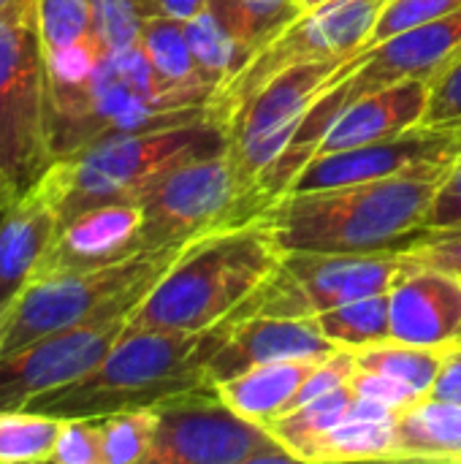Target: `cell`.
<instances>
[{
	"label": "cell",
	"instance_id": "1",
	"mask_svg": "<svg viewBox=\"0 0 461 464\" xmlns=\"http://www.w3.org/2000/svg\"><path fill=\"white\" fill-rule=\"evenodd\" d=\"M446 174H405L375 182L288 190L253 220L280 253H386L408 250Z\"/></svg>",
	"mask_w": 461,
	"mask_h": 464
},
{
	"label": "cell",
	"instance_id": "2",
	"mask_svg": "<svg viewBox=\"0 0 461 464\" xmlns=\"http://www.w3.org/2000/svg\"><path fill=\"white\" fill-rule=\"evenodd\" d=\"M280 258L258 220L187 242L128 318L133 332H204L231 318Z\"/></svg>",
	"mask_w": 461,
	"mask_h": 464
},
{
	"label": "cell",
	"instance_id": "3",
	"mask_svg": "<svg viewBox=\"0 0 461 464\" xmlns=\"http://www.w3.org/2000/svg\"><path fill=\"white\" fill-rule=\"evenodd\" d=\"M234 318L204 332H133L82 381L35 400L30 408L62 419H101L120 411L152 408L168 397L215 389L206 364L226 343Z\"/></svg>",
	"mask_w": 461,
	"mask_h": 464
},
{
	"label": "cell",
	"instance_id": "4",
	"mask_svg": "<svg viewBox=\"0 0 461 464\" xmlns=\"http://www.w3.org/2000/svg\"><path fill=\"white\" fill-rule=\"evenodd\" d=\"M228 147L226 130L206 120L98 139L54 158L33 190L52 204L62 226L84 209L103 204H139V198L174 166Z\"/></svg>",
	"mask_w": 461,
	"mask_h": 464
},
{
	"label": "cell",
	"instance_id": "5",
	"mask_svg": "<svg viewBox=\"0 0 461 464\" xmlns=\"http://www.w3.org/2000/svg\"><path fill=\"white\" fill-rule=\"evenodd\" d=\"M206 117V106H187L160 84L141 46L106 52L82 87L49 92V136L54 158L106 136L174 128Z\"/></svg>",
	"mask_w": 461,
	"mask_h": 464
},
{
	"label": "cell",
	"instance_id": "6",
	"mask_svg": "<svg viewBox=\"0 0 461 464\" xmlns=\"http://www.w3.org/2000/svg\"><path fill=\"white\" fill-rule=\"evenodd\" d=\"M182 247L174 245L160 250H141L109 266L54 272L33 280L16 302L0 353L16 351L60 329L114 315H130L152 291V285L166 275Z\"/></svg>",
	"mask_w": 461,
	"mask_h": 464
},
{
	"label": "cell",
	"instance_id": "7",
	"mask_svg": "<svg viewBox=\"0 0 461 464\" xmlns=\"http://www.w3.org/2000/svg\"><path fill=\"white\" fill-rule=\"evenodd\" d=\"M52 160L38 5L19 0L0 11V171L24 193Z\"/></svg>",
	"mask_w": 461,
	"mask_h": 464
},
{
	"label": "cell",
	"instance_id": "8",
	"mask_svg": "<svg viewBox=\"0 0 461 464\" xmlns=\"http://www.w3.org/2000/svg\"><path fill=\"white\" fill-rule=\"evenodd\" d=\"M399 277V253H280L269 277L231 315L315 318L323 310L389 294Z\"/></svg>",
	"mask_w": 461,
	"mask_h": 464
},
{
	"label": "cell",
	"instance_id": "9",
	"mask_svg": "<svg viewBox=\"0 0 461 464\" xmlns=\"http://www.w3.org/2000/svg\"><path fill=\"white\" fill-rule=\"evenodd\" d=\"M155 411L147 464H272L296 462L264 427L236 413L215 389L168 397Z\"/></svg>",
	"mask_w": 461,
	"mask_h": 464
},
{
	"label": "cell",
	"instance_id": "10",
	"mask_svg": "<svg viewBox=\"0 0 461 464\" xmlns=\"http://www.w3.org/2000/svg\"><path fill=\"white\" fill-rule=\"evenodd\" d=\"M386 3L389 0H329L318 8H307L272 44H266L242 73L215 92L209 101V120L228 136L231 120L285 68L337 54H356L367 46Z\"/></svg>",
	"mask_w": 461,
	"mask_h": 464
},
{
	"label": "cell",
	"instance_id": "11",
	"mask_svg": "<svg viewBox=\"0 0 461 464\" xmlns=\"http://www.w3.org/2000/svg\"><path fill=\"white\" fill-rule=\"evenodd\" d=\"M364 52L367 46L359 49L356 54H337V57L310 60L285 68L272 82H266L264 90L255 98H250L247 106L231 120L228 150L242 188L239 223H242L245 198L255 185V179L285 152L310 106L337 79H342L361 60Z\"/></svg>",
	"mask_w": 461,
	"mask_h": 464
},
{
	"label": "cell",
	"instance_id": "12",
	"mask_svg": "<svg viewBox=\"0 0 461 464\" xmlns=\"http://www.w3.org/2000/svg\"><path fill=\"white\" fill-rule=\"evenodd\" d=\"M242 188L231 150L190 158L168 169L141 198V247L187 245L209 231L239 226Z\"/></svg>",
	"mask_w": 461,
	"mask_h": 464
},
{
	"label": "cell",
	"instance_id": "13",
	"mask_svg": "<svg viewBox=\"0 0 461 464\" xmlns=\"http://www.w3.org/2000/svg\"><path fill=\"white\" fill-rule=\"evenodd\" d=\"M128 318L79 324L0 353V408H30L35 400L82 381L125 334Z\"/></svg>",
	"mask_w": 461,
	"mask_h": 464
},
{
	"label": "cell",
	"instance_id": "14",
	"mask_svg": "<svg viewBox=\"0 0 461 464\" xmlns=\"http://www.w3.org/2000/svg\"><path fill=\"white\" fill-rule=\"evenodd\" d=\"M461 160V128H413L364 147L312 158L288 190H318L405 174H448Z\"/></svg>",
	"mask_w": 461,
	"mask_h": 464
},
{
	"label": "cell",
	"instance_id": "15",
	"mask_svg": "<svg viewBox=\"0 0 461 464\" xmlns=\"http://www.w3.org/2000/svg\"><path fill=\"white\" fill-rule=\"evenodd\" d=\"M340 348L321 334L312 318L245 315L234 318V326L226 343L209 359L206 372L217 386L261 364L288 359H329Z\"/></svg>",
	"mask_w": 461,
	"mask_h": 464
},
{
	"label": "cell",
	"instance_id": "16",
	"mask_svg": "<svg viewBox=\"0 0 461 464\" xmlns=\"http://www.w3.org/2000/svg\"><path fill=\"white\" fill-rule=\"evenodd\" d=\"M141 207L130 201L79 212L60 228L35 280L54 272L109 266L141 253Z\"/></svg>",
	"mask_w": 461,
	"mask_h": 464
},
{
	"label": "cell",
	"instance_id": "17",
	"mask_svg": "<svg viewBox=\"0 0 461 464\" xmlns=\"http://www.w3.org/2000/svg\"><path fill=\"white\" fill-rule=\"evenodd\" d=\"M427 103H429V84L424 79H405L386 90L364 95L348 109H342L326 125V130L312 144L307 163L321 155L364 147V144L421 128Z\"/></svg>",
	"mask_w": 461,
	"mask_h": 464
},
{
	"label": "cell",
	"instance_id": "18",
	"mask_svg": "<svg viewBox=\"0 0 461 464\" xmlns=\"http://www.w3.org/2000/svg\"><path fill=\"white\" fill-rule=\"evenodd\" d=\"M391 296V340L446 348L461 326V277L446 272L399 275Z\"/></svg>",
	"mask_w": 461,
	"mask_h": 464
},
{
	"label": "cell",
	"instance_id": "19",
	"mask_svg": "<svg viewBox=\"0 0 461 464\" xmlns=\"http://www.w3.org/2000/svg\"><path fill=\"white\" fill-rule=\"evenodd\" d=\"M60 228V215L33 188L0 209V310L30 288Z\"/></svg>",
	"mask_w": 461,
	"mask_h": 464
},
{
	"label": "cell",
	"instance_id": "20",
	"mask_svg": "<svg viewBox=\"0 0 461 464\" xmlns=\"http://www.w3.org/2000/svg\"><path fill=\"white\" fill-rule=\"evenodd\" d=\"M321 362L323 359H288L261 364L217 383V394L236 413L266 427L288 411L291 400Z\"/></svg>",
	"mask_w": 461,
	"mask_h": 464
},
{
	"label": "cell",
	"instance_id": "21",
	"mask_svg": "<svg viewBox=\"0 0 461 464\" xmlns=\"http://www.w3.org/2000/svg\"><path fill=\"white\" fill-rule=\"evenodd\" d=\"M389 462L461 464V405L427 397L418 405L397 413Z\"/></svg>",
	"mask_w": 461,
	"mask_h": 464
},
{
	"label": "cell",
	"instance_id": "22",
	"mask_svg": "<svg viewBox=\"0 0 461 464\" xmlns=\"http://www.w3.org/2000/svg\"><path fill=\"white\" fill-rule=\"evenodd\" d=\"M139 46L166 90L179 95L187 106L209 109V101L215 98V87L201 76L196 65V57L185 35V22L166 19V16L144 19Z\"/></svg>",
	"mask_w": 461,
	"mask_h": 464
},
{
	"label": "cell",
	"instance_id": "23",
	"mask_svg": "<svg viewBox=\"0 0 461 464\" xmlns=\"http://www.w3.org/2000/svg\"><path fill=\"white\" fill-rule=\"evenodd\" d=\"M356 397H359L356 389L351 383H345L329 394H321V397L283 413L280 419L266 424V430L293 454L296 462H310L318 440L351 416Z\"/></svg>",
	"mask_w": 461,
	"mask_h": 464
},
{
	"label": "cell",
	"instance_id": "24",
	"mask_svg": "<svg viewBox=\"0 0 461 464\" xmlns=\"http://www.w3.org/2000/svg\"><path fill=\"white\" fill-rule=\"evenodd\" d=\"M206 5L239 41L247 60L307 11L304 0H209Z\"/></svg>",
	"mask_w": 461,
	"mask_h": 464
},
{
	"label": "cell",
	"instance_id": "25",
	"mask_svg": "<svg viewBox=\"0 0 461 464\" xmlns=\"http://www.w3.org/2000/svg\"><path fill=\"white\" fill-rule=\"evenodd\" d=\"M315 326L340 351H359L391 343V296L375 294L318 313Z\"/></svg>",
	"mask_w": 461,
	"mask_h": 464
},
{
	"label": "cell",
	"instance_id": "26",
	"mask_svg": "<svg viewBox=\"0 0 461 464\" xmlns=\"http://www.w3.org/2000/svg\"><path fill=\"white\" fill-rule=\"evenodd\" d=\"M62 424L35 408H0V464H49Z\"/></svg>",
	"mask_w": 461,
	"mask_h": 464
},
{
	"label": "cell",
	"instance_id": "27",
	"mask_svg": "<svg viewBox=\"0 0 461 464\" xmlns=\"http://www.w3.org/2000/svg\"><path fill=\"white\" fill-rule=\"evenodd\" d=\"M394 432L397 416L359 419L351 413L318 440L310 462H389Z\"/></svg>",
	"mask_w": 461,
	"mask_h": 464
},
{
	"label": "cell",
	"instance_id": "28",
	"mask_svg": "<svg viewBox=\"0 0 461 464\" xmlns=\"http://www.w3.org/2000/svg\"><path fill=\"white\" fill-rule=\"evenodd\" d=\"M185 35L201 76L215 87V92L226 87L236 73H242L250 63L239 41L228 33V27L209 5L185 22Z\"/></svg>",
	"mask_w": 461,
	"mask_h": 464
},
{
	"label": "cell",
	"instance_id": "29",
	"mask_svg": "<svg viewBox=\"0 0 461 464\" xmlns=\"http://www.w3.org/2000/svg\"><path fill=\"white\" fill-rule=\"evenodd\" d=\"M356 370L375 372L394 378L418 394L429 397L437 372L446 359V348H424V345H408V343H383V345H370L353 351Z\"/></svg>",
	"mask_w": 461,
	"mask_h": 464
},
{
	"label": "cell",
	"instance_id": "30",
	"mask_svg": "<svg viewBox=\"0 0 461 464\" xmlns=\"http://www.w3.org/2000/svg\"><path fill=\"white\" fill-rule=\"evenodd\" d=\"M103 464H147L155 438V411L133 408L101 416Z\"/></svg>",
	"mask_w": 461,
	"mask_h": 464
},
{
	"label": "cell",
	"instance_id": "31",
	"mask_svg": "<svg viewBox=\"0 0 461 464\" xmlns=\"http://www.w3.org/2000/svg\"><path fill=\"white\" fill-rule=\"evenodd\" d=\"M38 30L43 52H60L95 35V3L92 0H35Z\"/></svg>",
	"mask_w": 461,
	"mask_h": 464
},
{
	"label": "cell",
	"instance_id": "32",
	"mask_svg": "<svg viewBox=\"0 0 461 464\" xmlns=\"http://www.w3.org/2000/svg\"><path fill=\"white\" fill-rule=\"evenodd\" d=\"M427 84H429V103L421 128H437V130L461 128V46L437 68V73Z\"/></svg>",
	"mask_w": 461,
	"mask_h": 464
},
{
	"label": "cell",
	"instance_id": "33",
	"mask_svg": "<svg viewBox=\"0 0 461 464\" xmlns=\"http://www.w3.org/2000/svg\"><path fill=\"white\" fill-rule=\"evenodd\" d=\"M461 11V0H389L375 30L370 33L367 46H375L402 30H413L427 22H437Z\"/></svg>",
	"mask_w": 461,
	"mask_h": 464
},
{
	"label": "cell",
	"instance_id": "34",
	"mask_svg": "<svg viewBox=\"0 0 461 464\" xmlns=\"http://www.w3.org/2000/svg\"><path fill=\"white\" fill-rule=\"evenodd\" d=\"M95 3V35L106 52L139 46L144 14L139 0H92Z\"/></svg>",
	"mask_w": 461,
	"mask_h": 464
},
{
	"label": "cell",
	"instance_id": "35",
	"mask_svg": "<svg viewBox=\"0 0 461 464\" xmlns=\"http://www.w3.org/2000/svg\"><path fill=\"white\" fill-rule=\"evenodd\" d=\"M410 272H446L461 277V231L459 234H424L408 250H399V275Z\"/></svg>",
	"mask_w": 461,
	"mask_h": 464
},
{
	"label": "cell",
	"instance_id": "36",
	"mask_svg": "<svg viewBox=\"0 0 461 464\" xmlns=\"http://www.w3.org/2000/svg\"><path fill=\"white\" fill-rule=\"evenodd\" d=\"M52 464H103L101 419H90V416L65 419L60 440L52 454Z\"/></svg>",
	"mask_w": 461,
	"mask_h": 464
},
{
	"label": "cell",
	"instance_id": "37",
	"mask_svg": "<svg viewBox=\"0 0 461 464\" xmlns=\"http://www.w3.org/2000/svg\"><path fill=\"white\" fill-rule=\"evenodd\" d=\"M461 231V160L446 174V179L440 182L424 220H421V234H459ZM416 237V239H418ZM413 239V242H416Z\"/></svg>",
	"mask_w": 461,
	"mask_h": 464
},
{
	"label": "cell",
	"instance_id": "38",
	"mask_svg": "<svg viewBox=\"0 0 461 464\" xmlns=\"http://www.w3.org/2000/svg\"><path fill=\"white\" fill-rule=\"evenodd\" d=\"M351 386L356 389L359 397H367V400H375L397 413L418 405L421 400H427L424 394H418L416 389L394 381V378H386V375H375V372H364V370H356L353 378H351Z\"/></svg>",
	"mask_w": 461,
	"mask_h": 464
},
{
	"label": "cell",
	"instance_id": "39",
	"mask_svg": "<svg viewBox=\"0 0 461 464\" xmlns=\"http://www.w3.org/2000/svg\"><path fill=\"white\" fill-rule=\"evenodd\" d=\"M429 400L461 405V345H446V359L429 392Z\"/></svg>",
	"mask_w": 461,
	"mask_h": 464
},
{
	"label": "cell",
	"instance_id": "40",
	"mask_svg": "<svg viewBox=\"0 0 461 464\" xmlns=\"http://www.w3.org/2000/svg\"><path fill=\"white\" fill-rule=\"evenodd\" d=\"M206 3L209 0H139V8H141L144 19H149V16H166V19L187 22L198 11H204Z\"/></svg>",
	"mask_w": 461,
	"mask_h": 464
},
{
	"label": "cell",
	"instance_id": "41",
	"mask_svg": "<svg viewBox=\"0 0 461 464\" xmlns=\"http://www.w3.org/2000/svg\"><path fill=\"white\" fill-rule=\"evenodd\" d=\"M16 196H22V193H19V190L14 188V182L0 171V209H5Z\"/></svg>",
	"mask_w": 461,
	"mask_h": 464
},
{
	"label": "cell",
	"instance_id": "42",
	"mask_svg": "<svg viewBox=\"0 0 461 464\" xmlns=\"http://www.w3.org/2000/svg\"><path fill=\"white\" fill-rule=\"evenodd\" d=\"M14 310H16V304H11V307H3V310H0V351H3L5 332H8V326H11V318H14Z\"/></svg>",
	"mask_w": 461,
	"mask_h": 464
},
{
	"label": "cell",
	"instance_id": "43",
	"mask_svg": "<svg viewBox=\"0 0 461 464\" xmlns=\"http://www.w3.org/2000/svg\"><path fill=\"white\" fill-rule=\"evenodd\" d=\"M323 3H329V0H304V8H318Z\"/></svg>",
	"mask_w": 461,
	"mask_h": 464
},
{
	"label": "cell",
	"instance_id": "44",
	"mask_svg": "<svg viewBox=\"0 0 461 464\" xmlns=\"http://www.w3.org/2000/svg\"><path fill=\"white\" fill-rule=\"evenodd\" d=\"M19 0H0V11H5V8H11V5H16Z\"/></svg>",
	"mask_w": 461,
	"mask_h": 464
},
{
	"label": "cell",
	"instance_id": "45",
	"mask_svg": "<svg viewBox=\"0 0 461 464\" xmlns=\"http://www.w3.org/2000/svg\"><path fill=\"white\" fill-rule=\"evenodd\" d=\"M451 345H461V326H459V332H456V337H454V343Z\"/></svg>",
	"mask_w": 461,
	"mask_h": 464
}]
</instances>
